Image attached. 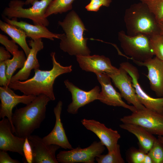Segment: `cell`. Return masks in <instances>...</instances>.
Segmentation results:
<instances>
[{
  "mask_svg": "<svg viewBox=\"0 0 163 163\" xmlns=\"http://www.w3.org/2000/svg\"><path fill=\"white\" fill-rule=\"evenodd\" d=\"M55 54V52H52L50 54L53 64L51 70H34V75L32 78L23 82L18 81L10 82L8 86L14 90L20 91L24 95L37 96L43 94L51 100L54 101L56 98L53 85L55 80L59 75L72 71V65L64 66L58 62Z\"/></svg>",
  "mask_w": 163,
  "mask_h": 163,
  "instance_id": "1",
  "label": "cell"
},
{
  "mask_svg": "<svg viewBox=\"0 0 163 163\" xmlns=\"http://www.w3.org/2000/svg\"><path fill=\"white\" fill-rule=\"evenodd\" d=\"M51 101L40 94L24 107L16 108L12 116V123L16 136L26 139L39 128L46 117V106Z\"/></svg>",
  "mask_w": 163,
  "mask_h": 163,
  "instance_id": "2",
  "label": "cell"
},
{
  "mask_svg": "<svg viewBox=\"0 0 163 163\" xmlns=\"http://www.w3.org/2000/svg\"><path fill=\"white\" fill-rule=\"evenodd\" d=\"M58 23L65 32L60 39V49L72 56L90 55L91 51L87 45L88 38L83 36L86 29L77 13L72 11Z\"/></svg>",
  "mask_w": 163,
  "mask_h": 163,
  "instance_id": "3",
  "label": "cell"
},
{
  "mask_svg": "<svg viewBox=\"0 0 163 163\" xmlns=\"http://www.w3.org/2000/svg\"><path fill=\"white\" fill-rule=\"evenodd\" d=\"M126 34L151 36L160 33L158 23L147 5L140 2L132 5L125 11L124 17Z\"/></svg>",
  "mask_w": 163,
  "mask_h": 163,
  "instance_id": "4",
  "label": "cell"
},
{
  "mask_svg": "<svg viewBox=\"0 0 163 163\" xmlns=\"http://www.w3.org/2000/svg\"><path fill=\"white\" fill-rule=\"evenodd\" d=\"M53 0H36L29 8H24V2L20 0H12L4 9L2 15L9 19L23 18L30 19L34 24H40L46 27L50 23L45 13L49 5Z\"/></svg>",
  "mask_w": 163,
  "mask_h": 163,
  "instance_id": "5",
  "label": "cell"
},
{
  "mask_svg": "<svg viewBox=\"0 0 163 163\" xmlns=\"http://www.w3.org/2000/svg\"><path fill=\"white\" fill-rule=\"evenodd\" d=\"M150 36L142 34L131 36L124 31L119 32L118 38L125 53L132 60L144 62L154 55L150 43Z\"/></svg>",
  "mask_w": 163,
  "mask_h": 163,
  "instance_id": "6",
  "label": "cell"
},
{
  "mask_svg": "<svg viewBox=\"0 0 163 163\" xmlns=\"http://www.w3.org/2000/svg\"><path fill=\"white\" fill-rule=\"evenodd\" d=\"M120 120L123 123L139 125L153 135L163 136V113L145 108L137 110L130 115L124 116Z\"/></svg>",
  "mask_w": 163,
  "mask_h": 163,
  "instance_id": "7",
  "label": "cell"
},
{
  "mask_svg": "<svg viewBox=\"0 0 163 163\" xmlns=\"http://www.w3.org/2000/svg\"><path fill=\"white\" fill-rule=\"evenodd\" d=\"M105 146L100 141H94L85 148L78 146L69 150L61 151L56 155L61 163H94L96 157L102 154Z\"/></svg>",
  "mask_w": 163,
  "mask_h": 163,
  "instance_id": "8",
  "label": "cell"
},
{
  "mask_svg": "<svg viewBox=\"0 0 163 163\" xmlns=\"http://www.w3.org/2000/svg\"><path fill=\"white\" fill-rule=\"evenodd\" d=\"M120 66L124 69L132 78V82L137 97L146 108L163 114V97L153 98L143 89L138 82L139 75L137 69L128 62H123Z\"/></svg>",
  "mask_w": 163,
  "mask_h": 163,
  "instance_id": "9",
  "label": "cell"
},
{
  "mask_svg": "<svg viewBox=\"0 0 163 163\" xmlns=\"http://www.w3.org/2000/svg\"><path fill=\"white\" fill-rule=\"evenodd\" d=\"M36 97L33 95H19L16 94L8 86H0V118L2 119L6 117L9 120L13 133H15V130L12 120L13 108L20 103L26 105L30 103Z\"/></svg>",
  "mask_w": 163,
  "mask_h": 163,
  "instance_id": "10",
  "label": "cell"
},
{
  "mask_svg": "<svg viewBox=\"0 0 163 163\" xmlns=\"http://www.w3.org/2000/svg\"><path fill=\"white\" fill-rule=\"evenodd\" d=\"M120 92L122 97L137 110L146 108L139 101L134 87L132 78L127 72L120 66L116 72L108 75Z\"/></svg>",
  "mask_w": 163,
  "mask_h": 163,
  "instance_id": "11",
  "label": "cell"
},
{
  "mask_svg": "<svg viewBox=\"0 0 163 163\" xmlns=\"http://www.w3.org/2000/svg\"><path fill=\"white\" fill-rule=\"evenodd\" d=\"M95 74L101 87L98 100L107 105L122 107L132 112L137 110L134 106H130L123 101L120 94L114 88L111 83V78L107 74L103 72Z\"/></svg>",
  "mask_w": 163,
  "mask_h": 163,
  "instance_id": "12",
  "label": "cell"
},
{
  "mask_svg": "<svg viewBox=\"0 0 163 163\" xmlns=\"http://www.w3.org/2000/svg\"><path fill=\"white\" fill-rule=\"evenodd\" d=\"M65 85L71 93L72 101L68 105L67 110L71 114L78 113L79 109L97 100H98L100 89L95 86L88 91L82 90L74 85L68 79L64 81Z\"/></svg>",
  "mask_w": 163,
  "mask_h": 163,
  "instance_id": "13",
  "label": "cell"
},
{
  "mask_svg": "<svg viewBox=\"0 0 163 163\" xmlns=\"http://www.w3.org/2000/svg\"><path fill=\"white\" fill-rule=\"evenodd\" d=\"M32 153V163H58L56 151L60 147L54 144H46L43 139L36 135L28 137Z\"/></svg>",
  "mask_w": 163,
  "mask_h": 163,
  "instance_id": "14",
  "label": "cell"
},
{
  "mask_svg": "<svg viewBox=\"0 0 163 163\" xmlns=\"http://www.w3.org/2000/svg\"><path fill=\"white\" fill-rule=\"evenodd\" d=\"M82 125L98 137L102 143L107 148L108 152L115 149L120 135L116 130L107 127L105 125L94 120L82 119Z\"/></svg>",
  "mask_w": 163,
  "mask_h": 163,
  "instance_id": "15",
  "label": "cell"
},
{
  "mask_svg": "<svg viewBox=\"0 0 163 163\" xmlns=\"http://www.w3.org/2000/svg\"><path fill=\"white\" fill-rule=\"evenodd\" d=\"M11 124L7 118L0 121V150L18 153L24 157V146L25 139L13 135Z\"/></svg>",
  "mask_w": 163,
  "mask_h": 163,
  "instance_id": "16",
  "label": "cell"
},
{
  "mask_svg": "<svg viewBox=\"0 0 163 163\" xmlns=\"http://www.w3.org/2000/svg\"><path fill=\"white\" fill-rule=\"evenodd\" d=\"M133 60L137 65L147 68L151 89L158 97H163V61L156 56L144 62Z\"/></svg>",
  "mask_w": 163,
  "mask_h": 163,
  "instance_id": "17",
  "label": "cell"
},
{
  "mask_svg": "<svg viewBox=\"0 0 163 163\" xmlns=\"http://www.w3.org/2000/svg\"><path fill=\"white\" fill-rule=\"evenodd\" d=\"M76 56L80 68L86 72H93L95 74L104 72L109 75L116 72L118 69L112 65L108 58L103 55Z\"/></svg>",
  "mask_w": 163,
  "mask_h": 163,
  "instance_id": "18",
  "label": "cell"
},
{
  "mask_svg": "<svg viewBox=\"0 0 163 163\" xmlns=\"http://www.w3.org/2000/svg\"><path fill=\"white\" fill-rule=\"evenodd\" d=\"M62 105V101H59L54 107L55 125L52 131L42 139L46 144L56 145L66 149H71L73 148L68 140L61 120Z\"/></svg>",
  "mask_w": 163,
  "mask_h": 163,
  "instance_id": "19",
  "label": "cell"
},
{
  "mask_svg": "<svg viewBox=\"0 0 163 163\" xmlns=\"http://www.w3.org/2000/svg\"><path fill=\"white\" fill-rule=\"evenodd\" d=\"M28 43L31 48L30 53L27 57L24 66L22 68L12 76L10 82L26 80L28 78L33 69H39L40 65L37 56L38 52L43 48V43L42 38L35 40L31 39L28 41Z\"/></svg>",
  "mask_w": 163,
  "mask_h": 163,
  "instance_id": "20",
  "label": "cell"
},
{
  "mask_svg": "<svg viewBox=\"0 0 163 163\" xmlns=\"http://www.w3.org/2000/svg\"><path fill=\"white\" fill-rule=\"evenodd\" d=\"M2 17L5 22L24 30L27 37H30L32 40L45 38L53 40L54 38L60 39L63 34H56L52 32L46 26L43 25H33L23 21H18L16 18L9 19L2 15Z\"/></svg>",
  "mask_w": 163,
  "mask_h": 163,
  "instance_id": "21",
  "label": "cell"
},
{
  "mask_svg": "<svg viewBox=\"0 0 163 163\" xmlns=\"http://www.w3.org/2000/svg\"><path fill=\"white\" fill-rule=\"evenodd\" d=\"M121 129L133 134L137 138L140 148L147 153L156 138L142 127L136 124L123 123L119 125Z\"/></svg>",
  "mask_w": 163,
  "mask_h": 163,
  "instance_id": "22",
  "label": "cell"
},
{
  "mask_svg": "<svg viewBox=\"0 0 163 163\" xmlns=\"http://www.w3.org/2000/svg\"><path fill=\"white\" fill-rule=\"evenodd\" d=\"M0 28L21 47L27 57L31 48L27 43L26 38L27 36L25 32L21 28L1 20L0 21Z\"/></svg>",
  "mask_w": 163,
  "mask_h": 163,
  "instance_id": "23",
  "label": "cell"
},
{
  "mask_svg": "<svg viewBox=\"0 0 163 163\" xmlns=\"http://www.w3.org/2000/svg\"><path fill=\"white\" fill-rule=\"evenodd\" d=\"M13 56L11 59L5 61L6 66L7 76L9 84L15 71L18 69L22 68L27 59V57L23 50H18L15 52Z\"/></svg>",
  "mask_w": 163,
  "mask_h": 163,
  "instance_id": "24",
  "label": "cell"
},
{
  "mask_svg": "<svg viewBox=\"0 0 163 163\" xmlns=\"http://www.w3.org/2000/svg\"><path fill=\"white\" fill-rule=\"evenodd\" d=\"M75 0H53L48 6L45 13L47 18L53 14H61L71 10Z\"/></svg>",
  "mask_w": 163,
  "mask_h": 163,
  "instance_id": "25",
  "label": "cell"
},
{
  "mask_svg": "<svg viewBox=\"0 0 163 163\" xmlns=\"http://www.w3.org/2000/svg\"><path fill=\"white\" fill-rule=\"evenodd\" d=\"M98 163H124L125 161L122 157L120 145L118 144L113 151L108 152L105 155L100 154L95 158Z\"/></svg>",
  "mask_w": 163,
  "mask_h": 163,
  "instance_id": "26",
  "label": "cell"
},
{
  "mask_svg": "<svg viewBox=\"0 0 163 163\" xmlns=\"http://www.w3.org/2000/svg\"><path fill=\"white\" fill-rule=\"evenodd\" d=\"M145 4L158 22L163 19V0H140Z\"/></svg>",
  "mask_w": 163,
  "mask_h": 163,
  "instance_id": "27",
  "label": "cell"
},
{
  "mask_svg": "<svg viewBox=\"0 0 163 163\" xmlns=\"http://www.w3.org/2000/svg\"><path fill=\"white\" fill-rule=\"evenodd\" d=\"M150 43L154 55L163 61V35L160 33L150 36Z\"/></svg>",
  "mask_w": 163,
  "mask_h": 163,
  "instance_id": "28",
  "label": "cell"
},
{
  "mask_svg": "<svg viewBox=\"0 0 163 163\" xmlns=\"http://www.w3.org/2000/svg\"><path fill=\"white\" fill-rule=\"evenodd\" d=\"M151 157L153 163H163V144L157 138L147 153Z\"/></svg>",
  "mask_w": 163,
  "mask_h": 163,
  "instance_id": "29",
  "label": "cell"
},
{
  "mask_svg": "<svg viewBox=\"0 0 163 163\" xmlns=\"http://www.w3.org/2000/svg\"><path fill=\"white\" fill-rule=\"evenodd\" d=\"M0 43L5 47L6 50L11 55L18 50V46L13 40H9L6 36L0 34Z\"/></svg>",
  "mask_w": 163,
  "mask_h": 163,
  "instance_id": "30",
  "label": "cell"
},
{
  "mask_svg": "<svg viewBox=\"0 0 163 163\" xmlns=\"http://www.w3.org/2000/svg\"><path fill=\"white\" fill-rule=\"evenodd\" d=\"M146 154L140 149L134 150L130 154V161L133 163H144Z\"/></svg>",
  "mask_w": 163,
  "mask_h": 163,
  "instance_id": "31",
  "label": "cell"
},
{
  "mask_svg": "<svg viewBox=\"0 0 163 163\" xmlns=\"http://www.w3.org/2000/svg\"><path fill=\"white\" fill-rule=\"evenodd\" d=\"M6 66L5 61L0 62V85L1 86H8L9 82L6 72Z\"/></svg>",
  "mask_w": 163,
  "mask_h": 163,
  "instance_id": "32",
  "label": "cell"
},
{
  "mask_svg": "<svg viewBox=\"0 0 163 163\" xmlns=\"http://www.w3.org/2000/svg\"><path fill=\"white\" fill-rule=\"evenodd\" d=\"M24 158L25 162L32 163V153L31 147L27 138L25 139L24 146Z\"/></svg>",
  "mask_w": 163,
  "mask_h": 163,
  "instance_id": "33",
  "label": "cell"
},
{
  "mask_svg": "<svg viewBox=\"0 0 163 163\" xmlns=\"http://www.w3.org/2000/svg\"><path fill=\"white\" fill-rule=\"evenodd\" d=\"M102 6H104V3L102 0H91L85 8L88 11H97Z\"/></svg>",
  "mask_w": 163,
  "mask_h": 163,
  "instance_id": "34",
  "label": "cell"
},
{
  "mask_svg": "<svg viewBox=\"0 0 163 163\" xmlns=\"http://www.w3.org/2000/svg\"><path fill=\"white\" fill-rule=\"evenodd\" d=\"M18 160L11 158L6 151L0 150V163H20Z\"/></svg>",
  "mask_w": 163,
  "mask_h": 163,
  "instance_id": "35",
  "label": "cell"
},
{
  "mask_svg": "<svg viewBox=\"0 0 163 163\" xmlns=\"http://www.w3.org/2000/svg\"><path fill=\"white\" fill-rule=\"evenodd\" d=\"M10 53L2 46L0 47V62L5 61L9 59L11 56Z\"/></svg>",
  "mask_w": 163,
  "mask_h": 163,
  "instance_id": "36",
  "label": "cell"
},
{
  "mask_svg": "<svg viewBox=\"0 0 163 163\" xmlns=\"http://www.w3.org/2000/svg\"><path fill=\"white\" fill-rule=\"evenodd\" d=\"M144 163H153L151 157L148 153L146 154Z\"/></svg>",
  "mask_w": 163,
  "mask_h": 163,
  "instance_id": "37",
  "label": "cell"
},
{
  "mask_svg": "<svg viewBox=\"0 0 163 163\" xmlns=\"http://www.w3.org/2000/svg\"><path fill=\"white\" fill-rule=\"evenodd\" d=\"M104 3V6L108 7L111 2V0H102Z\"/></svg>",
  "mask_w": 163,
  "mask_h": 163,
  "instance_id": "38",
  "label": "cell"
},
{
  "mask_svg": "<svg viewBox=\"0 0 163 163\" xmlns=\"http://www.w3.org/2000/svg\"><path fill=\"white\" fill-rule=\"evenodd\" d=\"M158 26L160 29V33L163 35V24L158 22Z\"/></svg>",
  "mask_w": 163,
  "mask_h": 163,
  "instance_id": "39",
  "label": "cell"
},
{
  "mask_svg": "<svg viewBox=\"0 0 163 163\" xmlns=\"http://www.w3.org/2000/svg\"><path fill=\"white\" fill-rule=\"evenodd\" d=\"M36 0H26L24 2L25 5H28L32 4V3Z\"/></svg>",
  "mask_w": 163,
  "mask_h": 163,
  "instance_id": "40",
  "label": "cell"
},
{
  "mask_svg": "<svg viewBox=\"0 0 163 163\" xmlns=\"http://www.w3.org/2000/svg\"><path fill=\"white\" fill-rule=\"evenodd\" d=\"M158 139L163 144V136H158Z\"/></svg>",
  "mask_w": 163,
  "mask_h": 163,
  "instance_id": "41",
  "label": "cell"
},
{
  "mask_svg": "<svg viewBox=\"0 0 163 163\" xmlns=\"http://www.w3.org/2000/svg\"><path fill=\"white\" fill-rule=\"evenodd\" d=\"M158 22H160L163 24V19L162 20H161L160 21Z\"/></svg>",
  "mask_w": 163,
  "mask_h": 163,
  "instance_id": "42",
  "label": "cell"
}]
</instances>
